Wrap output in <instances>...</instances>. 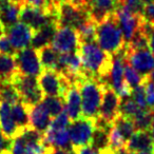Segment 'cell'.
<instances>
[{
  "mask_svg": "<svg viewBox=\"0 0 154 154\" xmlns=\"http://www.w3.org/2000/svg\"><path fill=\"white\" fill-rule=\"evenodd\" d=\"M82 61V73L87 78L97 79L107 86V78L112 64V56L95 42H80L78 50Z\"/></svg>",
  "mask_w": 154,
  "mask_h": 154,
  "instance_id": "1",
  "label": "cell"
},
{
  "mask_svg": "<svg viewBox=\"0 0 154 154\" xmlns=\"http://www.w3.org/2000/svg\"><path fill=\"white\" fill-rule=\"evenodd\" d=\"M96 42L100 49L111 56L126 49V42L115 14L96 24Z\"/></svg>",
  "mask_w": 154,
  "mask_h": 154,
  "instance_id": "2",
  "label": "cell"
},
{
  "mask_svg": "<svg viewBox=\"0 0 154 154\" xmlns=\"http://www.w3.org/2000/svg\"><path fill=\"white\" fill-rule=\"evenodd\" d=\"M77 87L82 97V117L96 119L99 115L106 86L97 79L87 78Z\"/></svg>",
  "mask_w": 154,
  "mask_h": 154,
  "instance_id": "3",
  "label": "cell"
},
{
  "mask_svg": "<svg viewBox=\"0 0 154 154\" xmlns=\"http://www.w3.org/2000/svg\"><path fill=\"white\" fill-rule=\"evenodd\" d=\"M56 7V20L58 28H71L78 31L91 20L90 14L84 8H78L66 0H62Z\"/></svg>",
  "mask_w": 154,
  "mask_h": 154,
  "instance_id": "4",
  "label": "cell"
},
{
  "mask_svg": "<svg viewBox=\"0 0 154 154\" xmlns=\"http://www.w3.org/2000/svg\"><path fill=\"white\" fill-rule=\"evenodd\" d=\"M11 82L19 93L21 101L29 109L41 103L43 98V93L39 87L37 77L26 76L20 73H16L12 77Z\"/></svg>",
  "mask_w": 154,
  "mask_h": 154,
  "instance_id": "5",
  "label": "cell"
},
{
  "mask_svg": "<svg viewBox=\"0 0 154 154\" xmlns=\"http://www.w3.org/2000/svg\"><path fill=\"white\" fill-rule=\"evenodd\" d=\"M38 84L45 96L64 98L69 89L72 87L63 74L54 70H43L38 76Z\"/></svg>",
  "mask_w": 154,
  "mask_h": 154,
  "instance_id": "6",
  "label": "cell"
},
{
  "mask_svg": "<svg viewBox=\"0 0 154 154\" xmlns=\"http://www.w3.org/2000/svg\"><path fill=\"white\" fill-rule=\"evenodd\" d=\"M68 130L72 147L74 151H76L77 149L91 143L95 130V119L80 117L71 122Z\"/></svg>",
  "mask_w": 154,
  "mask_h": 154,
  "instance_id": "7",
  "label": "cell"
},
{
  "mask_svg": "<svg viewBox=\"0 0 154 154\" xmlns=\"http://www.w3.org/2000/svg\"><path fill=\"white\" fill-rule=\"evenodd\" d=\"M15 60L18 73L22 75L38 77L43 71L39 59L38 51L33 48H26L21 51L16 52Z\"/></svg>",
  "mask_w": 154,
  "mask_h": 154,
  "instance_id": "8",
  "label": "cell"
},
{
  "mask_svg": "<svg viewBox=\"0 0 154 154\" xmlns=\"http://www.w3.org/2000/svg\"><path fill=\"white\" fill-rule=\"evenodd\" d=\"M20 22L28 26L32 29L34 32L42 29L43 26H48L52 22H56V15L55 14L49 13V12L42 11V10L35 9V8L29 7V5H22L21 10L19 14Z\"/></svg>",
  "mask_w": 154,
  "mask_h": 154,
  "instance_id": "9",
  "label": "cell"
},
{
  "mask_svg": "<svg viewBox=\"0 0 154 154\" xmlns=\"http://www.w3.org/2000/svg\"><path fill=\"white\" fill-rule=\"evenodd\" d=\"M51 45L59 54L78 52L80 45L78 32L71 28H58Z\"/></svg>",
  "mask_w": 154,
  "mask_h": 154,
  "instance_id": "10",
  "label": "cell"
},
{
  "mask_svg": "<svg viewBox=\"0 0 154 154\" xmlns=\"http://www.w3.org/2000/svg\"><path fill=\"white\" fill-rule=\"evenodd\" d=\"M116 20H117L118 26L124 36L126 45L130 43V41L134 38V36L140 30L141 23L143 21V16L134 15L127 10L118 7L115 12Z\"/></svg>",
  "mask_w": 154,
  "mask_h": 154,
  "instance_id": "11",
  "label": "cell"
},
{
  "mask_svg": "<svg viewBox=\"0 0 154 154\" xmlns=\"http://www.w3.org/2000/svg\"><path fill=\"white\" fill-rule=\"evenodd\" d=\"M126 61L143 77H147L154 70V54L147 50L127 49Z\"/></svg>",
  "mask_w": 154,
  "mask_h": 154,
  "instance_id": "12",
  "label": "cell"
},
{
  "mask_svg": "<svg viewBox=\"0 0 154 154\" xmlns=\"http://www.w3.org/2000/svg\"><path fill=\"white\" fill-rule=\"evenodd\" d=\"M84 3L91 19L96 24L114 15L118 9L116 0H84Z\"/></svg>",
  "mask_w": 154,
  "mask_h": 154,
  "instance_id": "13",
  "label": "cell"
},
{
  "mask_svg": "<svg viewBox=\"0 0 154 154\" xmlns=\"http://www.w3.org/2000/svg\"><path fill=\"white\" fill-rule=\"evenodd\" d=\"M120 100H122L120 97L113 89H111L110 87H105L103 103L99 110L98 117L107 122L108 124H113L114 120L119 115Z\"/></svg>",
  "mask_w": 154,
  "mask_h": 154,
  "instance_id": "14",
  "label": "cell"
},
{
  "mask_svg": "<svg viewBox=\"0 0 154 154\" xmlns=\"http://www.w3.org/2000/svg\"><path fill=\"white\" fill-rule=\"evenodd\" d=\"M5 35L9 38L11 45L15 50V52H18L30 48L34 31L22 22H18L15 26L5 30Z\"/></svg>",
  "mask_w": 154,
  "mask_h": 154,
  "instance_id": "15",
  "label": "cell"
},
{
  "mask_svg": "<svg viewBox=\"0 0 154 154\" xmlns=\"http://www.w3.org/2000/svg\"><path fill=\"white\" fill-rule=\"evenodd\" d=\"M126 150L129 153L154 152L151 132L150 131H136L127 143Z\"/></svg>",
  "mask_w": 154,
  "mask_h": 154,
  "instance_id": "16",
  "label": "cell"
},
{
  "mask_svg": "<svg viewBox=\"0 0 154 154\" xmlns=\"http://www.w3.org/2000/svg\"><path fill=\"white\" fill-rule=\"evenodd\" d=\"M51 116L47 111L42 103L29 109V119H30V127L40 133H45L48 130L51 124Z\"/></svg>",
  "mask_w": 154,
  "mask_h": 154,
  "instance_id": "17",
  "label": "cell"
},
{
  "mask_svg": "<svg viewBox=\"0 0 154 154\" xmlns=\"http://www.w3.org/2000/svg\"><path fill=\"white\" fill-rule=\"evenodd\" d=\"M0 130L5 136L14 139L21 134L12 116V106L8 103L0 101Z\"/></svg>",
  "mask_w": 154,
  "mask_h": 154,
  "instance_id": "18",
  "label": "cell"
},
{
  "mask_svg": "<svg viewBox=\"0 0 154 154\" xmlns=\"http://www.w3.org/2000/svg\"><path fill=\"white\" fill-rule=\"evenodd\" d=\"M43 145L45 148H59V149L74 150L71 143L70 133L68 129L57 131L47 130L43 133Z\"/></svg>",
  "mask_w": 154,
  "mask_h": 154,
  "instance_id": "19",
  "label": "cell"
},
{
  "mask_svg": "<svg viewBox=\"0 0 154 154\" xmlns=\"http://www.w3.org/2000/svg\"><path fill=\"white\" fill-rule=\"evenodd\" d=\"M64 100V110L70 120L74 122L82 117V97L77 86H72L66 92Z\"/></svg>",
  "mask_w": 154,
  "mask_h": 154,
  "instance_id": "20",
  "label": "cell"
},
{
  "mask_svg": "<svg viewBox=\"0 0 154 154\" xmlns=\"http://www.w3.org/2000/svg\"><path fill=\"white\" fill-rule=\"evenodd\" d=\"M57 29V23L52 22V23H49L48 26H43L40 30L34 32L32 42H31L33 49H35L36 51H39V50L47 47V45H51V42L53 40V37L55 35Z\"/></svg>",
  "mask_w": 154,
  "mask_h": 154,
  "instance_id": "21",
  "label": "cell"
},
{
  "mask_svg": "<svg viewBox=\"0 0 154 154\" xmlns=\"http://www.w3.org/2000/svg\"><path fill=\"white\" fill-rule=\"evenodd\" d=\"M21 3L12 1L9 5L0 11V22L5 28V30H8L11 26L18 23L19 20V14L21 10Z\"/></svg>",
  "mask_w": 154,
  "mask_h": 154,
  "instance_id": "22",
  "label": "cell"
},
{
  "mask_svg": "<svg viewBox=\"0 0 154 154\" xmlns=\"http://www.w3.org/2000/svg\"><path fill=\"white\" fill-rule=\"evenodd\" d=\"M39 59L43 70H54L57 71L59 53L53 49L52 45H47L38 51Z\"/></svg>",
  "mask_w": 154,
  "mask_h": 154,
  "instance_id": "23",
  "label": "cell"
},
{
  "mask_svg": "<svg viewBox=\"0 0 154 154\" xmlns=\"http://www.w3.org/2000/svg\"><path fill=\"white\" fill-rule=\"evenodd\" d=\"M16 73H18V70L15 56L0 54V82L11 80Z\"/></svg>",
  "mask_w": 154,
  "mask_h": 154,
  "instance_id": "24",
  "label": "cell"
},
{
  "mask_svg": "<svg viewBox=\"0 0 154 154\" xmlns=\"http://www.w3.org/2000/svg\"><path fill=\"white\" fill-rule=\"evenodd\" d=\"M12 116L20 131H23L24 129L30 127L29 108L22 101L12 106Z\"/></svg>",
  "mask_w": 154,
  "mask_h": 154,
  "instance_id": "25",
  "label": "cell"
},
{
  "mask_svg": "<svg viewBox=\"0 0 154 154\" xmlns=\"http://www.w3.org/2000/svg\"><path fill=\"white\" fill-rule=\"evenodd\" d=\"M0 101L8 103L11 106L21 101L19 93L17 92V90L11 82V80L0 82Z\"/></svg>",
  "mask_w": 154,
  "mask_h": 154,
  "instance_id": "26",
  "label": "cell"
},
{
  "mask_svg": "<svg viewBox=\"0 0 154 154\" xmlns=\"http://www.w3.org/2000/svg\"><path fill=\"white\" fill-rule=\"evenodd\" d=\"M112 126H114L117 129L118 132L122 134V136L124 137V139L127 143L132 137V135L136 132V128H135L134 122L132 118L126 117L122 115H118L117 118L112 124Z\"/></svg>",
  "mask_w": 154,
  "mask_h": 154,
  "instance_id": "27",
  "label": "cell"
},
{
  "mask_svg": "<svg viewBox=\"0 0 154 154\" xmlns=\"http://www.w3.org/2000/svg\"><path fill=\"white\" fill-rule=\"evenodd\" d=\"M41 103H43L52 118H55L64 110V100L61 97L45 96L42 98Z\"/></svg>",
  "mask_w": 154,
  "mask_h": 154,
  "instance_id": "28",
  "label": "cell"
},
{
  "mask_svg": "<svg viewBox=\"0 0 154 154\" xmlns=\"http://www.w3.org/2000/svg\"><path fill=\"white\" fill-rule=\"evenodd\" d=\"M152 113L153 111L140 110L136 115L133 117L136 131H150L152 128Z\"/></svg>",
  "mask_w": 154,
  "mask_h": 154,
  "instance_id": "29",
  "label": "cell"
},
{
  "mask_svg": "<svg viewBox=\"0 0 154 154\" xmlns=\"http://www.w3.org/2000/svg\"><path fill=\"white\" fill-rule=\"evenodd\" d=\"M80 42H95L96 41V23L92 19L84 24L77 31Z\"/></svg>",
  "mask_w": 154,
  "mask_h": 154,
  "instance_id": "30",
  "label": "cell"
},
{
  "mask_svg": "<svg viewBox=\"0 0 154 154\" xmlns=\"http://www.w3.org/2000/svg\"><path fill=\"white\" fill-rule=\"evenodd\" d=\"M125 80L128 84V86L133 90L134 88H136V87L143 84L145 77L141 76L130 64H128L126 62V66H125Z\"/></svg>",
  "mask_w": 154,
  "mask_h": 154,
  "instance_id": "31",
  "label": "cell"
},
{
  "mask_svg": "<svg viewBox=\"0 0 154 154\" xmlns=\"http://www.w3.org/2000/svg\"><path fill=\"white\" fill-rule=\"evenodd\" d=\"M139 107L136 105L132 97H128V98H122L120 100V107H119V115L126 116V117L132 118L140 111Z\"/></svg>",
  "mask_w": 154,
  "mask_h": 154,
  "instance_id": "32",
  "label": "cell"
},
{
  "mask_svg": "<svg viewBox=\"0 0 154 154\" xmlns=\"http://www.w3.org/2000/svg\"><path fill=\"white\" fill-rule=\"evenodd\" d=\"M118 7L127 10L128 12L134 14V15L143 16L145 3H143L139 0H122V2L118 5Z\"/></svg>",
  "mask_w": 154,
  "mask_h": 154,
  "instance_id": "33",
  "label": "cell"
},
{
  "mask_svg": "<svg viewBox=\"0 0 154 154\" xmlns=\"http://www.w3.org/2000/svg\"><path fill=\"white\" fill-rule=\"evenodd\" d=\"M68 126H70V118H69L66 110H63L59 115L52 119L48 130H51V131L63 130V129H66Z\"/></svg>",
  "mask_w": 154,
  "mask_h": 154,
  "instance_id": "34",
  "label": "cell"
},
{
  "mask_svg": "<svg viewBox=\"0 0 154 154\" xmlns=\"http://www.w3.org/2000/svg\"><path fill=\"white\" fill-rule=\"evenodd\" d=\"M131 97H132L133 100L136 103V105L139 107V109H141V110L148 109L147 101H146V92H145V86H143V84L133 89Z\"/></svg>",
  "mask_w": 154,
  "mask_h": 154,
  "instance_id": "35",
  "label": "cell"
},
{
  "mask_svg": "<svg viewBox=\"0 0 154 154\" xmlns=\"http://www.w3.org/2000/svg\"><path fill=\"white\" fill-rule=\"evenodd\" d=\"M143 86H145L146 101H147L148 109L151 110V111H154V82L145 78Z\"/></svg>",
  "mask_w": 154,
  "mask_h": 154,
  "instance_id": "36",
  "label": "cell"
},
{
  "mask_svg": "<svg viewBox=\"0 0 154 154\" xmlns=\"http://www.w3.org/2000/svg\"><path fill=\"white\" fill-rule=\"evenodd\" d=\"M0 54H8V55H14L15 56L16 52L11 45L9 38L7 35H3L2 37H0Z\"/></svg>",
  "mask_w": 154,
  "mask_h": 154,
  "instance_id": "37",
  "label": "cell"
},
{
  "mask_svg": "<svg viewBox=\"0 0 154 154\" xmlns=\"http://www.w3.org/2000/svg\"><path fill=\"white\" fill-rule=\"evenodd\" d=\"M143 17L145 20H147V21H149L154 24V1L145 5Z\"/></svg>",
  "mask_w": 154,
  "mask_h": 154,
  "instance_id": "38",
  "label": "cell"
},
{
  "mask_svg": "<svg viewBox=\"0 0 154 154\" xmlns=\"http://www.w3.org/2000/svg\"><path fill=\"white\" fill-rule=\"evenodd\" d=\"M75 152H76V154H101V151L95 149V148L92 147L91 145L79 148V149H77Z\"/></svg>",
  "mask_w": 154,
  "mask_h": 154,
  "instance_id": "39",
  "label": "cell"
},
{
  "mask_svg": "<svg viewBox=\"0 0 154 154\" xmlns=\"http://www.w3.org/2000/svg\"><path fill=\"white\" fill-rule=\"evenodd\" d=\"M45 154H76L74 150L59 149V148H47Z\"/></svg>",
  "mask_w": 154,
  "mask_h": 154,
  "instance_id": "40",
  "label": "cell"
},
{
  "mask_svg": "<svg viewBox=\"0 0 154 154\" xmlns=\"http://www.w3.org/2000/svg\"><path fill=\"white\" fill-rule=\"evenodd\" d=\"M12 2V0H0V11L5 9L7 5H9Z\"/></svg>",
  "mask_w": 154,
  "mask_h": 154,
  "instance_id": "41",
  "label": "cell"
},
{
  "mask_svg": "<svg viewBox=\"0 0 154 154\" xmlns=\"http://www.w3.org/2000/svg\"><path fill=\"white\" fill-rule=\"evenodd\" d=\"M101 154H124V153H119V152H114V151H112L111 149H107V150H105V151H103L101 152ZM128 154V153H127Z\"/></svg>",
  "mask_w": 154,
  "mask_h": 154,
  "instance_id": "42",
  "label": "cell"
},
{
  "mask_svg": "<svg viewBox=\"0 0 154 154\" xmlns=\"http://www.w3.org/2000/svg\"><path fill=\"white\" fill-rule=\"evenodd\" d=\"M5 34V30L2 26V24H1V22H0V37H2Z\"/></svg>",
  "mask_w": 154,
  "mask_h": 154,
  "instance_id": "43",
  "label": "cell"
},
{
  "mask_svg": "<svg viewBox=\"0 0 154 154\" xmlns=\"http://www.w3.org/2000/svg\"><path fill=\"white\" fill-rule=\"evenodd\" d=\"M51 1H52V2H53L54 3V5H58V3H59L60 2V1H62V0H51Z\"/></svg>",
  "mask_w": 154,
  "mask_h": 154,
  "instance_id": "44",
  "label": "cell"
},
{
  "mask_svg": "<svg viewBox=\"0 0 154 154\" xmlns=\"http://www.w3.org/2000/svg\"><path fill=\"white\" fill-rule=\"evenodd\" d=\"M152 126L154 127V111H153V113H152Z\"/></svg>",
  "mask_w": 154,
  "mask_h": 154,
  "instance_id": "45",
  "label": "cell"
},
{
  "mask_svg": "<svg viewBox=\"0 0 154 154\" xmlns=\"http://www.w3.org/2000/svg\"><path fill=\"white\" fill-rule=\"evenodd\" d=\"M12 1H16V2H20V3L22 2V0H12Z\"/></svg>",
  "mask_w": 154,
  "mask_h": 154,
  "instance_id": "46",
  "label": "cell"
},
{
  "mask_svg": "<svg viewBox=\"0 0 154 154\" xmlns=\"http://www.w3.org/2000/svg\"><path fill=\"white\" fill-rule=\"evenodd\" d=\"M116 1H117V3H118V5H119V3H120V2H122V0H116Z\"/></svg>",
  "mask_w": 154,
  "mask_h": 154,
  "instance_id": "47",
  "label": "cell"
}]
</instances>
